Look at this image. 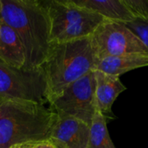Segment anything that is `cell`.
Instances as JSON below:
<instances>
[{
  "mask_svg": "<svg viewBox=\"0 0 148 148\" xmlns=\"http://www.w3.org/2000/svg\"><path fill=\"white\" fill-rule=\"evenodd\" d=\"M0 20L19 36L25 51V69H41L50 47V24L45 3L0 0Z\"/></svg>",
  "mask_w": 148,
  "mask_h": 148,
  "instance_id": "1",
  "label": "cell"
},
{
  "mask_svg": "<svg viewBox=\"0 0 148 148\" xmlns=\"http://www.w3.org/2000/svg\"><path fill=\"white\" fill-rule=\"evenodd\" d=\"M56 117L42 102L0 98V148L49 140Z\"/></svg>",
  "mask_w": 148,
  "mask_h": 148,
  "instance_id": "2",
  "label": "cell"
},
{
  "mask_svg": "<svg viewBox=\"0 0 148 148\" xmlns=\"http://www.w3.org/2000/svg\"><path fill=\"white\" fill-rule=\"evenodd\" d=\"M97 62L91 36L51 43L42 67L46 79V101L49 104L68 86L95 70Z\"/></svg>",
  "mask_w": 148,
  "mask_h": 148,
  "instance_id": "3",
  "label": "cell"
},
{
  "mask_svg": "<svg viewBox=\"0 0 148 148\" xmlns=\"http://www.w3.org/2000/svg\"><path fill=\"white\" fill-rule=\"evenodd\" d=\"M45 4L49 18L51 43L90 37L100 25L108 21L72 0H51Z\"/></svg>",
  "mask_w": 148,
  "mask_h": 148,
  "instance_id": "4",
  "label": "cell"
},
{
  "mask_svg": "<svg viewBox=\"0 0 148 148\" xmlns=\"http://www.w3.org/2000/svg\"><path fill=\"white\" fill-rule=\"evenodd\" d=\"M95 88V72L92 70L68 86L49 103L50 108L57 114L81 120L90 127L97 110Z\"/></svg>",
  "mask_w": 148,
  "mask_h": 148,
  "instance_id": "5",
  "label": "cell"
},
{
  "mask_svg": "<svg viewBox=\"0 0 148 148\" xmlns=\"http://www.w3.org/2000/svg\"><path fill=\"white\" fill-rule=\"evenodd\" d=\"M98 60L129 54H148V49L126 23L107 21L91 36Z\"/></svg>",
  "mask_w": 148,
  "mask_h": 148,
  "instance_id": "6",
  "label": "cell"
},
{
  "mask_svg": "<svg viewBox=\"0 0 148 148\" xmlns=\"http://www.w3.org/2000/svg\"><path fill=\"white\" fill-rule=\"evenodd\" d=\"M43 69H20L0 61V98L46 101Z\"/></svg>",
  "mask_w": 148,
  "mask_h": 148,
  "instance_id": "7",
  "label": "cell"
},
{
  "mask_svg": "<svg viewBox=\"0 0 148 148\" xmlns=\"http://www.w3.org/2000/svg\"><path fill=\"white\" fill-rule=\"evenodd\" d=\"M89 133L90 127L84 121L57 114L49 140L56 148H88Z\"/></svg>",
  "mask_w": 148,
  "mask_h": 148,
  "instance_id": "8",
  "label": "cell"
},
{
  "mask_svg": "<svg viewBox=\"0 0 148 148\" xmlns=\"http://www.w3.org/2000/svg\"><path fill=\"white\" fill-rule=\"evenodd\" d=\"M96 88L95 100L97 109L108 120L114 119L112 106L117 97L127 88L123 85L119 76L108 75L101 71L95 70Z\"/></svg>",
  "mask_w": 148,
  "mask_h": 148,
  "instance_id": "9",
  "label": "cell"
},
{
  "mask_svg": "<svg viewBox=\"0 0 148 148\" xmlns=\"http://www.w3.org/2000/svg\"><path fill=\"white\" fill-rule=\"evenodd\" d=\"M0 61L23 69L26 65L23 45L16 31L0 20Z\"/></svg>",
  "mask_w": 148,
  "mask_h": 148,
  "instance_id": "10",
  "label": "cell"
},
{
  "mask_svg": "<svg viewBox=\"0 0 148 148\" xmlns=\"http://www.w3.org/2000/svg\"><path fill=\"white\" fill-rule=\"evenodd\" d=\"M75 4L94 11L106 20L127 23L136 18L123 3V0H72Z\"/></svg>",
  "mask_w": 148,
  "mask_h": 148,
  "instance_id": "11",
  "label": "cell"
},
{
  "mask_svg": "<svg viewBox=\"0 0 148 148\" xmlns=\"http://www.w3.org/2000/svg\"><path fill=\"white\" fill-rule=\"evenodd\" d=\"M147 66L148 54H129L100 60L95 70L120 77L127 72Z\"/></svg>",
  "mask_w": 148,
  "mask_h": 148,
  "instance_id": "12",
  "label": "cell"
},
{
  "mask_svg": "<svg viewBox=\"0 0 148 148\" xmlns=\"http://www.w3.org/2000/svg\"><path fill=\"white\" fill-rule=\"evenodd\" d=\"M108 121L97 109L90 125L88 148H116L108 133Z\"/></svg>",
  "mask_w": 148,
  "mask_h": 148,
  "instance_id": "13",
  "label": "cell"
},
{
  "mask_svg": "<svg viewBox=\"0 0 148 148\" xmlns=\"http://www.w3.org/2000/svg\"><path fill=\"white\" fill-rule=\"evenodd\" d=\"M137 20L148 23V0H123Z\"/></svg>",
  "mask_w": 148,
  "mask_h": 148,
  "instance_id": "14",
  "label": "cell"
},
{
  "mask_svg": "<svg viewBox=\"0 0 148 148\" xmlns=\"http://www.w3.org/2000/svg\"><path fill=\"white\" fill-rule=\"evenodd\" d=\"M126 25L142 41L148 49V23L136 19L134 22L126 23Z\"/></svg>",
  "mask_w": 148,
  "mask_h": 148,
  "instance_id": "15",
  "label": "cell"
},
{
  "mask_svg": "<svg viewBox=\"0 0 148 148\" xmlns=\"http://www.w3.org/2000/svg\"><path fill=\"white\" fill-rule=\"evenodd\" d=\"M10 148H56L55 146L49 140H36V141H29L24 143H20L12 146Z\"/></svg>",
  "mask_w": 148,
  "mask_h": 148,
  "instance_id": "16",
  "label": "cell"
}]
</instances>
